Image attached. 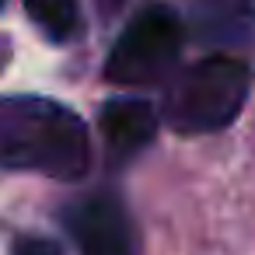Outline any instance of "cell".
Masks as SVG:
<instances>
[{
	"mask_svg": "<svg viewBox=\"0 0 255 255\" xmlns=\"http://www.w3.org/2000/svg\"><path fill=\"white\" fill-rule=\"evenodd\" d=\"M91 136L81 116L49 98H0V168L74 182L88 171Z\"/></svg>",
	"mask_w": 255,
	"mask_h": 255,
	"instance_id": "1",
	"label": "cell"
},
{
	"mask_svg": "<svg viewBox=\"0 0 255 255\" xmlns=\"http://www.w3.org/2000/svg\"><path fill=\"white\" fill-rule=\"evenodd\" d=\"M252 91V70L234 56H206L185 67L164 91L161 116L175 133H217L238 119Z\"/></svg>",
	"mask_w": 255,
	"mask_h": 255,
	"instance_id": "2",
	"label": "cell"
},
{
	"mask_svg": "<svg viewBox=\"0 0 255 255\" xmlns=\"http://www.w3.org/2000/svg\"><path fill=\"white\" fill-rule=\"evenodd\" d=\"M182 42H185L182 18L168 4H147L140 14H133V21L112 46L105 60V77L126 88L157 84L175 70Z\"/></svg>",
	"mask_w": 255,
	"mask_h": 255,
	"instance_id": "3",
	"label": "cell"
},
{
	"mask_svg": "<svg viewBox=\"0 0 255 255\" xmlns=\"http://www.w3.org/2000/svg\"><path fill=\"white\" fill-rule=\"evenodd\" d=\"M67 231L81 255H136L133 220L112 196H88L67 206Z\"/></svg>",
	"mask_w": 255,
	"mask_h": 255,
	"instance_id": "4",
	"label": "cell"
},
{
	"mask_svg": "<svg viewBox=\"0 0 255 255\" xmlns=\"http://www.w3.org/2000/svg\"><path fill=\"white\" fill-rule=\"evenodd\" d=\"M98 126H102L109 154L116 161H129L143 147H150L157 133V112L143 98H112L102 105Z\"/></svg>",
	"mask_w": 255,
	"mask_h": 255,
	"instance_id": "5",
	"label": "cell"
},
{
	"mask_svg": "<svg viewBox=\"0 0 255 255\" xmlns=\"http://www.w3.org/2000/svg\"><path fill=\"white\" fill-rule=\"evenodd\" d=\"M192 32L199 42L217 49L245 46L255 35V0H196Z\"/></svg>",
	"mask_w": 255,
	"mask_h": 255,
	"instance_id": "6",
	"label": "cell"
},
{
	"mask_svg": "<svg viewBox=\"0 0 255 255\" xmlns=\"http://www.w3.org/2000/svg\"><path fill=\"white\" fill-rule=\"evenodd\" d=\"M25 11L35 21V28L53 42H67L81 32L77 0H25Z\"/></svg>",
	"mask_w": 255,
	"mask_h": 255,
	"instance_id": "7",
	"label": "cell"
},
{
	"mask_svg": "<svg viewBox=\"0 0 255 255\" xmlns=\"http://www.w3.org/2000/svg\"><path fill=\"white\" fill-rule=\"evenodd\" d=\"M11 255H63L56 241L49 238H39V234H21L11 248Z\"/></svg>",
	"mask_w": 255,
	"mask_h": 255,
	"instance_id": "8",
	"label": "cell"
},
{
	"mask_svg": "<svg viewBox=\"0 0 255 255\" xmlns=\"http://www.w3.org/2000/svg\"><path fill=\"white\" fill-rule=\"evenodd\" d=\"M0 4H4V0H0Z\"/></svg>",
	"mask_w": 255,
	"mask_h": 255,
	"instance_id": "9",
	"label": "cell"
}]
</instances>
